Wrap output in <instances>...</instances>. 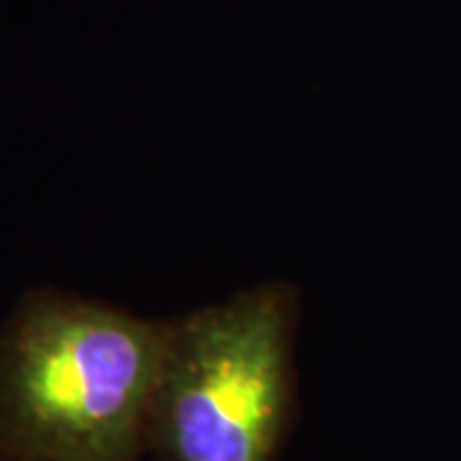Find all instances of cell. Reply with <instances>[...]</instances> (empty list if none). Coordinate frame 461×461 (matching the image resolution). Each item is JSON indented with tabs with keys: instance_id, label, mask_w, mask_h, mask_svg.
<instances>
[{
	"instance_id": "1",
	"label": "cell",
	"mask_w": 461,
	"mask_h": 461,
	"mask_svg": "<svg viewBox=\"0 0 461 461\" xmlns=\"http://www.w3.org/2000/svg\"><path fill=\"white\" fill-rule=\"evenodd\" d=\"M169 321L39 287L0 326V461H139Z\"/></svg>"
},
{
	"instance_id": "2",
	"label": "cell",
	"mask_w": 461,
	"mask_h": 461,
	"mask_svg": "<svg viewBox=\"0 0 461 461\" xmlns=\"http://www.w3.org/2000/svg\"><path fill=\"white\" fill-rule=\"evenodd\" d=\"M300 293L264 282L169 318L147 426L159 461H277L297 420Z\"/></svg>"
}]
</instances>
